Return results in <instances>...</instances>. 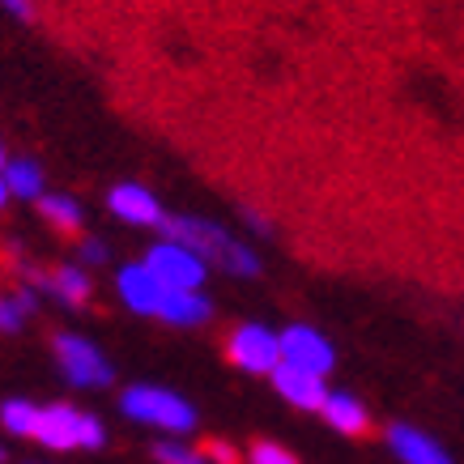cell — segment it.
<instances>
[{
    "label": "cell",
    "mask_w": 464,
    "mask_h": 464,
    "mask_svg": "<svg viewBox=\"0 0 464 464\" xmlns=\"http://www.w3.org/2000/svg\"><path fill=\"white\" fill-rule=\"evenodd\" d=\"M0 5H5L14 17H30V0H0Z\"/></svg>",
    "instance_id": "cell-23"
},
{
    "label": "cell",
    "mask_w": 464,
    "mask_h": 464,
    "mask_svg": "<svg viewBox=\"0 0 464 464\" xmlns=\"http://www.w3.org/2000/svg\"><path fill=\"white\" fill-rule=\"evenodd\" d=\"M30 307H34V295H17L14 303H0V328H9V333H14L17 324L26 320Z\"/></svg>",
    "instance_id": "cell-19"
},
{
    "label": "cell",
    "mask_w": 464,
    "mask_h": 464,
    "mask_svg": "<svg viewBox=\"0 0 464 464\" xmlns=\"http://www.w3.org/2000/svg\"><path fill=\"white\" fill-rule=\"evenodd\" d=\"M0 460H5V448H0Z\"/></svg>",
    "instance_id": "cell-26"
},
{
    "label": "cell",
    "mask_w": 464,
    "mask_h": 464,
    "mask_svg": "<svg viewBox=\"0 0 464 464\" xmlns=\"http://www.w3.org/2000/svg\"><path fill=\"white\" fill-rule=\"evenodd\" d=\"M107 205H111V213L124 218L128 226H162V205H158L154 192L141 188V183H120Z\"/></svg>",
    "instance_id": "cell-9"
},
{
    "label": "cell",
    "mask_w": 464,
    "mask_h": 464,
    "mask_svg": "<svg viewBox=\"0 0 464 464\" xmlns=\"http://www.w3.org/2000/svg\"><path fill=\"white\" fill-rule=\"evenodd\" d=\"M247 460H252V464H298L295 456L282 448V443H256Z\"/></svg>",
    "instance_id": "cell-20"
},
{
    "label": "cell",
    "mask_w": 464,
    "mask_h": 464,
    "mask_svg": "<svg viewBox=\"0 0 464 464\" xmlns=\"http://www.w3.org/2000/svg\"><path fill=\"white\" fill-rule=\"evenodd\" d=\"M52 290H56L64 303H85V295H90V277H85L77 265H64L52 273Z\"/></svg>",
    "instance_id": "cell-16"
},
{
    "label": "cell",
    "mask_w": 464,
    "mask_h": 464,
    "mask_svg": "<svg viewBox=\"0 0 464 464\" xmlns=\"http://www.w3.org/2000/svg\"><path fill=\"white\" fill-rule=\"evenodd\" d=\"M141 265L150 268V277L162 290H200V282H205V265L188 247H179V243H170V239L158 243Z\"/></svg>",
    "instance_id": "cell-4"
},
{
    "label": "cell",
    "mask_w": 464,
    "mask_h": 464,
    "mask_svg": "<svg viewBox=\"0 0 464 464\" xmlns=\"http://www.w3.org/2000/svg\"><path fill=\"white\" fill-rule=\"evenodd\" d=\"M56 353L64 362V375L77 388H107L111 383V362L102 358L99 345H90L85 337H56Z\"/></svg>",
    "instance_id": "cell-6"
},
{
    "label": "cell",
    "mask_w": 464,
    "mask_h": 464,
    "mask_svg": "<svg viewBox=\"0 0 464 464\" xmlns=\"http://www.w3.org/2000/svg\"><path fill=\"white\" fill-rule=\"evenodd\" d=\"M273 383H277V392L298 409H320L328 388H324V375H311V371H298L290 362H277L273 366Z\"/></svg>",
    "instance_id": "cell-8"
},
{
    "label": "cell",
    "mask_w": 464,
    "mask_h": 464,
    "mask_svg": "<svg viewBox=\"0 0 464 464\" xmlns=\"http://www.w3.org/2000/svg\"><path fill=\"white\" fill-rule=\"evenodd\" d=\"M154 456H158V464H205V456L192 451L188 443H158Z\"/></svg>",
    "instance_id": "cell-18"
},
{
    "label": "cell",
    "mask_w": 464,
    "mask_h": 464,
    "mask_svg": "<svg viewBox=\"0 0 464 464\" xmlns=\"http://www.w3.org/2000/svg\"><path fill=\"white\" fill-rule=\"evenodd\" d=\"M34 439L52 451H69V448H102V422L90 418L72 405H47L39 409V422H34Z\"/></svg>",
    "instance_id": "cell-2"
},
{
    "label": "cell",
    "mask_w": 464,
    "mask_h": 464,
    "mask_svg": "<svg viewBox=\"0 0 464 464\" xmlns=\"http://www.w3.org/2000/svg\"><path fill=\"white\" fill-rule=\"evenodd\" d=\"M320 413L328 418V426L333 430H341V435H362L366 430V409H362V401L353 392H328L324 396V405H320Z\"/></svg>",
    "instance_id": "cell-13"
},
{
    "label": "cell",
    "mask_w": 464,
    "mask_h": 464,
    "mask_svg": "<svg viewBox=\"0 0 464 464\" xmlns=\"http://www.w3.org/2000/svg\"><path fill=\"white\" fill-rule=\"evenodd\" d=\"M388 443H392V451L405 464H451L443 443H435L430 435L413 430V426H392V430H388Z\"/></svg>",
    "instance_id": "cell-10"
},
{
    "label": "cell",
    "mask_w": 464,
    "mask_h": 464,
    "mask_svg": "<svg viewBox=\"0 0 464 464\" xmlns=\"http://www.w3.org/2000/svg\"><path fill=\"white\" fill-rule=\"evenodd\" d=\"M0 422L9 435H34V422H39V409L30 405V401H9V405L0 409Z\"/></svg>",
    "instance_id": "cell-17"
},
{
    "label": "cell",
    "mask_w": 464,
    "mask_h": 464,
    "mask_svg": "<svg viewBox=\"0 0 464 464\" xmlns=\"http://www.w3.org/2000/svg\"><path fill=\"white\" fill-rule=\"evenodd\" d=\"M167 235H170V243L188 247L200 265H205V260H218L222 268L239 273V277H252L256 268H260V265H256V256L247 252L243 243H235L226 230H218V226H209V222H200V218H175V222H167Z\"/></svg>",
    "instance_id": "cell-1"
},
{
    "label": "cell",
    "mask_w": 464,
    "mask_h": 464,
    "mask_svg": "<svg viewBox=\"0 0 464 464\" xmlns=\"http://www.w3.org/2000/svg\"><path fill=\"white\" fill-rule=\"evenodd\" d=\"M226 350H230V362L243 366V371H252V375H273V366L282 362L277 337L268 333L265 324H243Z\"/></svg>",
    "instance_id": "cell-7"
},
{
    "label": "cell",
    "mask_w": 464,
    "mask_h": 464,
    "mask_svg": "<svg viewBox=\"0 0 464 464\" xmlns=\"http://www.w3.org/2000/svg\"><path fill=\"white\" fill-rule=\"evenodd\" d=\"M124 413L132 422L158 426V430H170V435H188L197 426V409L183 396L167 392V388H145V383L124 392Z\"/></svg>",
    "instance_id": "cell-3"
},
{
    "label": "cell",
    "mask_w": 464,
    "mask_h": 464,
    "mask_svg": "<svg viewBox=\"0 0 464 464\" xmlns=\"http://www.w3.org/2000/svg\"><path fill=\"white\" fill-rule=\"evenodd\" d=\"M39 213L47 218V226H56V230H77V226H82V205L72 197H60V192L39 197Z\"/></svg>",
    "instance_id": "cell-15"
},
{
    "label": "cell",
    "mask_w": 464,
    "mask_h": 464,
    "mask_svg": "<svg viewBox=\"0 0 464 464\" xmlns=\"http://www.w3.org/2000/svg\"><path fill=\"white\" fill-rule=\"evenodd\" d=\"M5 200H9V192H5V179H0V205H5Z\"/></svg>",
    "instance_id": "cell-24"
},
{
    "label": "cell",
    "mask_w": 464,
    "mask_h": 464,
    "mask_svg": "<svg viewBox=\"0 0 464 464\" xmlns=\"http://www.w3.org/2000/svg\"><path fill=\"white\" fill-rule=\"evenodd\" d=\"M0 179H5V192H14V197H39L43 192V170H39V162H30V158L5 162V167H0Z\"/></svg>",
    "instance_id": "cell-14"
},
{
    "label": "cell",
    "mask_w": 464,
    "mask_h": 464,
    "mask_svg": "<svg viewBox=\"0 0 464 464\" xmlns=\"http://www.w3.org/2000/svg\"><path fill=\"white\" fill-rule=\"evenodd\" d=\"M82 260L85 265H102V260H107V247H102L99 239H85L82 243Z\"/></svg>",
    "instance_id": "cell-22"
},
{
    "label": "cell",
    "mask_w": 464,
    "mask_h": 464,
    "mask_svg": "<svg viewBox=\"0 0 464 464\" xmlns=\"http://www.w3.org/2000/svg\"><path fill=\"white\" fill-rule=\"evenodd\" d=\"M205 460H213V464H239V456H235V448H230V443H218V439H213L209 448H205Z\"/></svg>",
    "instance_id": "cell-21"
},
{
    "label": "cell",
    "mask_w": 464,
    "mask_h": 464,
    "mask_svg": "<svg viewBox=\"0 0 464 464\" xmlns=\"http://www.w3.org/2000/svg\"><path fill=\"white\" fill-rule=\"evenodd\" d=\"M277 353H282V362L298 366V371H311V375H328L333 362H337L333 345H328L315 328H307V324L285 328L282 337H277Z\"/></svg>",
    "instance_id": "cell-5"
},
{
    "label": "cell",
    "mask_w": 464,
    "mask_h": 464,
    "mask_svg": "<svg viewBox=\"0 0 464 464\" xmlns=\"http://www.w3.org/2000/svg\"><path fill=\"white\" fill-rule=\"evenodd\" d=\"M0 167H5V150H0Z\"/></svg>",
    "instance_id": "cell-25"
},
{
    "label": "cell",
    "mask_w": 464,
    "mask_h": 464,
    "mask_svg": "<svg viewBox=\"0 0 464 464\" xmlns=\"http://www.w3.org/2000/svg\"><path fill=\"white\" fill-rule=\"evenodd\" d=\"M162 285L150 277V268L145 265H128L120 268V298H124L132 311H141V315H154L158 303H162Z\"/></svg>",
    "instance_id": "cell-12"
},
{
    "label": "cell",
    "mask_w": 464,
    "mask_h": 464,
    "mask_svg": "<svg viewBox=\"0 0 464 464\" xmlns=\"http://www.w3.org/2000/svg\"><path fill=\"white\" fill-rule=\"evenodd\" d=\"M154 315H162L175 328H197V324H205L213 315V307H209V298L197 295V290H167Z\"/></svg>",
    "instance_id": "cell-11"
}]
</instances>
